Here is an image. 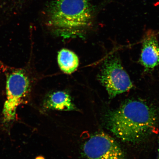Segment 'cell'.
I'll return each mask as SVG.
<instances>
[{
    "label": "cell",
    "instance_id": "cell-5",
    "mask_svg": "<svg viewBox=\"0 0 159 159\" xmlns=\"http://www.w3.org/2000/svg\"><path fill=\"white\" fill-rule=\"evenodd\" d=\"M83 152L89 159H124L120 146L108 135L95 134L85 143Z\"/></svg>",
    "mask_w": 159,
    "mask_h": 159
},
{
    "label": "cell",
    "instance_id": "cell-9",
    "mask_svg": "<svg viewBox=\"0 0 159 159\" xmlns=\"http://www.w3.org/2000/svg\"><path fill=\"white\" fill-rule=\"evenodd\" d=\"M35 159H45L43 157L39 156L37 157Z\"/></svg>",
    "mask_w": 159,
    "mask_h": 159
},
{
    "label": "cell",
    "instance_id": "cell-7",
    "mask_svg": "<svg viewBox=\"0 0 159 159\" xmlns=\"http://www.w3.org/2000/svg\"><path fill=\"white\" fill-rule=\"evenodd\" d=\"M44 106L48 109L59 111H70L76 109L70 95L63 91H57L49 95L45 99Z\"/></svg>",
    "mask_w": 159,
    "mask_h": 159
},
{
    "label": "cell",
    "instance_id": "cell-10",
    "mask_svg": "<svg viewBox=\"0 0 159 159\" xmlns=\"http://www.w3.org/2000/svg\"><path fill=\"white\" fill-rule=\"evenodd\" d=\"M158 159H159V147H158Z\"/></svg>",
    "mask_w": 159,
    "mask_h": 159
},
{
    "label": "cell",
    "instance_id": "cell-8",
    "mask_svg": "<svg viewBox=\"0 0 159 159\" xmlns=\"http://www.w3.org/2000/svg\"><path fill=\"white\" fill-rule=\"evenodd\" d=\"M57 61L60 68L66 74L74 72L79 65V60L76 55L72 51L66 49L59 52Z\"/></svg>",
    "mask_w": 159,
    "mask_h": 159
},
{
    "label": "cell",
    "instance_id": "cell-2",
    "mask_svg": "<svg viewBox=\"0 0 159 159\" xmlns=\"http://www.w3.org/2000/svg\"><path fill=\"white\" fill-rule=\"evenodd\" d=\"M93 16L91 0H53L48 11V25L63 39L82 37Z\"/></svg>",
    "mask_w": 159,
    "mask_h": 159
},
{
    "label": "cell",
    "instance_id": "cell-3",
    "mask_svg": "<svg viewBox=\"0 0 159 159\" xmlns=\"http://www.w3.org/2000/svg\"><path fill=\"white\" fill-rule=\"evenodd\" d=\"M98 79L106 89L110 99L127 92L134 87L118 53H111L105 59Z\"/></svg>",
    "mask_w": 159,
    "mask_h": 159
},
{
    "label": "cell",
    "instance_id": "cell-4",
    "mask_svg": "<svg viewBox=\"0 0 159 159\" xmlns=\"http://www.w3.org/2000/svg\"><path fill=\"white\" fill-rule=\"evenodd\" d=\"M30 89V80L24 71L16 70L8 75L6 84L7 99L3 111V121L5 124L14 120L17 108L26 96Z\"/></svg>",
    "mask_w": 159,
    "mask_h": 159
},
{
    "label": "cell",
    "instance_id": "cell-1",
    "mask_svg": "<svg viewBox=\"0 0 159 159\" xmlns=\"http://www.w3.org/2000/svg\"><path fill=\"white\" fill-rule=\"evenodd\" d=\"M109 130L124 142H141L153 133L157 124L156 110L144 101L126 100L118 109L110 111L107 117Z\"/></svg>",
    "mask_w": 159,
    "mask_h": 159
},
{
    "label": "cell",
    "instance_id": "cell-6",
    "mask_svg": "<svg viewBox=\"0 0 159 159\" xmlns=\"http://www.w3.org/2000/svg\"><path fill=\"white\" fill-rule=\"evenodd\" d=\"M158 33L156 31L148 30L143 36L139 62L144 67L145 72H150L159 65Z\"/></svg>",
    "mask_w": 159,
    "mask_h": 159
}]
</instances>
